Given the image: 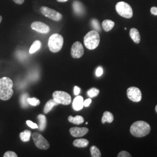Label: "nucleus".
Wrapping results in <instances>:
<instances>
[{"label": "nucleus", "instance_id": "obj_1", "mask_svg": "<svg viewBox=\"0 0 157 157\" xmlns=\"http://www.w3.org/2000/svg\"><path fill=\"white\" fill-rule=\"evenodd\" d=\"M13 82L7 77L0 78V99L4 101L10 100L13 94Z\"/></svg>", "mask_w": 157, "mask_h": 157}, {"label": "nucleus", "instance_id": "obj_2", "mask_svg": "<svg viewBox=\"0 0 157 157\" xmlns=\"http://www.w3.org/2000/svg\"><path fill=\"white\" fill-rule=\"evenodd\" d=\"M151 130L150 124L145 121H136L132 124L130 132L131 134L136 137H144L149 134Z\"/></svg>", "mask_w": 157, "mask_h": 157}, {"label": "nucleus", "instance_id": "obj_3", "mask_svg": "<svg viewBox=\"0 0 157 157\" xmlns=\"http://www.w3.org/2000/svg\"><path fill=\"white\" fill-rule=\"evenodd\" d=\"M100 37L98 32L91 30L84 37V45L89 50H94L100 44Z\"/></svg>", "mask_w": 157, "mask_h": 157}, {"label": "nucleus", "instance_id": "obj_4", "mask_svg": "<svg viewBox=\"0 0 157 157\" xmlns=\"http://www.w3.org/2000/svg\"><path fill=\"white\" fill-rule=\"evenodd\" d=\"M63 45V38L59 34H52L49 38L48 45L52 52H58L62 49Z\"/></svg>", "mask_w": 157, "mask_h": 157}, {"label": "nucleus", "instance_id": "obj_5", "mask_svg": "<svg viewBox=\"0 0 157 157\" xmlns=\"http://www.w3.org/2000/svg\"><path fill=\"white\" fill-rule=\"evenodd\" d=\"M116 11L118 14L125 18H131L133 17V10L132 7L128 3L121 1L116 5Z\"/></svg>", "mask_w": 157, "mask_h": 157}, {"label": "nucleus", "instance_id": "obj_6", "mask_svg": "<svg viewBox=\"0 0 157 157\" xmlns=\"http://www.w3.org/2000/svg\"><path fill=\"white\" fill-rule=\"evenodd\" d=\"M53 99L58 104H62L65 105H69L72 102L71 95L68 93L63 91H56L52 94Z\"/></svg>", "mask_w": 157, "mask_h": 157}, {"label": "nucleus", "instance_id": "obj_7", "mask_svg": "<svg viewBox=\"0 0 157 157\" xmlns=\"http://www.w3.org/2000/svg\"><path fill=\"white\" fill-rule=\"evenodd\" d=\"M32 138L35 145L41 150H47L50 147V144L48 141L38 132H34Z\"/></svg>", "mask_w": 157, "mask_h": 157}, {"label": "nucleus", "instance_id": "obj_8", "mask_svg": "<svg viewBox=\"0 0 157 157\" xmlns=\"http://www.w3.org/2000/svg\"><path fill=\"white\" fill-rule=\"evenodd\" d=\"M40 11L43 15L55 21H59L62 19V15L59 12L48 7L42 6L40 8Z\"/></svg>", "mask_w": 157, "mask_h": 157}, {"label": "nucleus", "instance_id": "obj_9", "mask_svg": "<svg viewBox=\"0 0 157 157\" xmlns=\"http://www.w3.org/2000/svg\"><path fill=\"white\" fill-rule=\"evenodd\" d=\"M127 95L129 100L135 102L141 101L142 94L140 90L136 87H130L127 90Z\"/></svg>", "mask_w": 157, "mask_h": 157}, {"label": "nucleus", "instance_id": "obj_10", "mask_svg": "<svg viewBox=\"0 0 157 157\" xmlns=\"http://www.w3.org/2000/svg\"><path fill=\"white\" fill-rule=\"evenodd\" d=\"M71 56L73 58H80L84 54V48L82 43L76 41L73 44L71 48Z\"/></svg>", "mask_w": 157, "mask_h": 157}, {"label": "nucleus", "instance_id": "obj_11", "mask_svg": "<svg viewBox=\"0 0 157 157\" xmlns=\"http://www.w3.org/2000/svg\"><path fill=\"white\" fill-rule=\"evenodd\" d=\"M31 28L34 30L40 33H48L50 30V29L48 25L41 22H34L32 23L31 25Z\"/></svg>", "mask_w": 157, "mask_h": 157}, {"label": "nucleus", "instance_id": "obj_12", "mask_svg": "<svg viewBox=\"0 0 157 157\" xmlns=\"http://www.w3.org/2000/svg\"><path fill=\"white\" fill-rule=\"evenodd\" d=\"M69 132L71 135H72L73 137H80L86 135L89 132V129L87 128L74 127V128H71L69 130Z\"/></svg>", "mask_w": 157, "mask_h": 157}, {"label": "nucleus", "instance_id": "obj_13", "mask_svg": "<svg viewBox=\"0 0 157 157\" xmlns=\"http://www.w3.org/2000/svg\"><path fill=\"white\" fill-rule=\"evenodd\" d=\"M83 98L82 96L78 95L73 100L72 107L75 111H80L83 108Z\"/></svg>", "mask_w": 157, "mask_h": 157}, {"label": "nucleus", "instance_id": "obj_14", "mask_svg": "<svg viewBox=\"0 0 157 157\" xmlns=\"http://www.w3.org/2000/svg\"><path fill=\"white\" fill-rule=\"evenodd\" d=\"M73 9L74 12L77 15H82L84 14L85 10L83 5L78 1H75L73 3Z\"/></svg>", "mask_w": 157, "mask_h": 157}, {"label": "nucleus", "instance_id": "obj_15", "mask_svg": "<svg viewBox=\"0 0 157 157\" xmlns=\"http://www.w3.org/2000/svg\"><path fill=\"white\" fill-rule=\"evenodd\" d=\"M130 36L135 43L139 44L140 42V35L139 30L137 29L132 28L130 29Z\"/></svg>", "mask_w": 157, "mask_h": 157}, {"label": "nucleus", "instance_id": "obj_16", "mask_svg": "<svg viewBox=\"0 0 157 157\" xmlns=\"http://www.w3.org/2000/svg\"><path fill=\"white\" fill-rule=\"evenodd\" d=\"M114 26H115V23L111 20L106 19V20H104L102 23V28L105 32H109L111 30H112V28L114 27Z\"/></svg>", "mask_w": 157, "mask_h": 157}, {"label": "nucleus", "instance_id": "obj_17", "mask_svg": "<svg viewBox=\"0 0 157 157\" xmlns=\"http://www.w3.org/2000/svg\"><path fill=\"white\" fill-rule=\"evenodd\" d=\"M114 119L113 115H112V113H111L109 111H105L104 112L102 118V123L105 124V122H108V123H111L113 122Z\"/></svg>", "mask_w": 157, "mask_h": 157}, {"label": "nucleus", "instance_id": "obj_18", "mask_svg": "<svg viewBox=\"0 0 157 157\" xmlns=\"http://www.w3.org/2000/svg\"><path fill=\"white\" fill-rule=\"evenodd\" d=\"M89 141L87 139H76L74 140L73 143V146L79 147V148H83V147H86L89 145Z\"/></svg>", "mask_w": 157, "mask_h": 157}, {"label": "nucleus", "instance_id": "obj_19", "mask_svg": "<svg viewBox=\"0 0 157 157\" xmlns=\"http://www.w3.org/2000/svg\"><path fill=\"white\" fill-rule=\"evenodd\" d=\"M68 121L71 122L75 124H83L84 122V118H83L82 116L77 115L75 117L72 116H69L68 117Z\"/></svg>", "mask_w": 157, "mask_h": 157}, {"label": "nucleus", "instance_id": "obj_20", "mask_svg": "<svg viewBox=\"0 0 157 157\" xmlns=\"http://www.w3.org/2000/svg\"><path fill=\"white\" fill-rule=\"evenodd\" d=\"M57 105H58V104L54 99L49 100L45 104L44 108V112L45 113H48V112H50L51 110L52 109L53 107Z\"/></svg>", "mask_w": 157, "mask_h": 157}, {"label": "nucleus", "instance_id": "obj_21", "mask_svg": "<svg viewBox=\"0 0 157 157\" xmlns=\"http://www.w3.org/2000/svg\"><path fill=\"white\" fill-rule=\"evenodd\" d=\"M38 119L39 121V129L41 131H43L46 128V125H47V119L46 117L44 115L40 114L38 116Z\"/></svg>", "mask_w": 157, "mask_h": 157}, {"label": "nucleus", "instance_id": "obj_22", "mask_svg": "<svg viewBox=\"0 0 157 157\" xmlns=\"http://www.w3.org/2000/svg\"><path fill=\"white\" fill-rule=\"evenodd\" d=\"M41 43L39 40H36L34 42L33 44L30 47L29 50V53L33 54L34 52H36L37 51L39 50L41 48Z\"/></svg>", "mask_w": 157, "mask_h": 157}, {"label": "nucleus", "instance_id": "obj_23", "mask_svg": "<svg viewBox=\"0 0 157 157\" xmlns=\"http://www.w3.org/2000/svg\"><path fill=\"white\" fill-rule=\"evenodd\" d=\"M31 136V132L28 130H26L20 133V138L23 142H27L30 140Z\"/></svg>", "mask_w": 157, "mask_h": 157}, {"label": "nucleus", "instance_id": "obj_24", "mask_svg": "<svg viewBox=\"0 0 157 157\" xmlns=\"http://www.w3.org/2000/svg\"><path fill=\"white\" fill-rule=\"evenodd\" d=\"M90 153L92 157H100L101 156V152L100 150L95 146L91 147Z\"/></svg>", "mask_w": 157, "mask_h": 157}, {"label": "nucleus", "instance_id": "obj_25", "mask_svg": "<svg viewBox=\"0 0 157 157\" xmlns=\"http://www.w3.org/2000/svg\"><path fill=\"white\" fill-rule=\"evenodd\" d=\"M91 26L94 29H95V31L97 32H100L101 30V28H100V25L99 22L95 19H93L91 20Z\"/></svg>", "mask_w": 157, "mask_h": 157}, {"label": "nucleus", "instance_id": "obj_26", "mask_svg": "<svg viewBox=\"0 0 157 157\" xmlns=\"http://www.w3.org/2000/svg\"><path fill=\"white\" fill-rule=\"evenodd\" d=\"M100 91L96 88H92L87 91V94L90 97H94L98 95Z\"/></svg>", "mask_w": 157, "mask_h": 157}, {"label": "nucleus", "instance_id": "obj_27", "mask_svg": "<svg viewBox=\"0 0 157 157\" xmlns=\"http://www.w3.org/2000/svg\"><path fill=\"white\" fill-rule=\"evenodd\" d=\"M28 101L29 104H30L31 105H33V106H37L39 105L40 103L39 100L37 99V98H28Z\"/></svg>", "mask_w": 157, "mask_h": 157}, {"label": "nucleus", "instance_id": "obj_28", "mask_svg": "<svg viewBox=\"0 0 157 157\" xmlns=\"http://www.w3.org/2000/svg\"><path fill=\"white\" fill-rule=\"evenodd\" d=\"M28 95L27 94H25L22 95L21 98V102L23 107H27V105H28L27 102H28Z\"/></svg>", "mask_w": 157, "mask_h": 157}, {"label": "nucleus", "instance_id": "obj_29", "mask_svg": "<svg viewBox=\"0 0 157 157\" xmlns=\"http://www.w3.org/2000/svg\"><path fill=\"white\" fill-rule=\"evenodd\" d=\"M17 154L13 151H8L6 152L4 155V157H17Z\"/></svg>", "mask_w": 157, "mask_h": 157}, {"label": "nucleus", "instance_id": "obj_30", "mask_svg": "<svg viewBox=\"0 0 157 157\" xmlns=\"http://www.w3.org/2000/svg\"><path fill=\"white\" fill-rule=\"evenodd\" d=\"M132 155L128 152L126 151H122L118 154V157H131Z\"/></svg>", "mask_w": 157, "mask_h": 157}, {"label": "nucleus", "instance_id": "obj_31", "mask_svg": "<svg viewBox=\"0 0 157 157\" xmlns=\"http://www.w3.org/2000/svg\"><path fill=\"white\" fill-rule=\"evenodd\" d=\"M26 124L28 125L32 129H37L39 128V126H37V124H34L32 121H26Z\"/></svg>", "mask_w": 157, "mask_h": 157}, {"label": "nucleus", "instance_id": "obj_32", "mask_svg": "<svg viewBox=\"0 0 157 157\" xmlns=\"http://www.w3.org/2000/svg\"><path fill=\"white\" fill-rule=\"evenodd\" d=\"M102 73H103V69H102V68L101 67H98L97 69L96 72H95L96 76H100L102 75Z\"/></svg>", "mask_w": 157, "mask_h": 157}, {"label": "nucleus", "instance_id": "obj_33", "mask_svg": "<svg viewBox=\"0 0 157 157\" xmlns=\"http://www.w3.org/2000/svg\"><path fill=\"white\" fill-rule=\"evenodd\" d=\"M75 95H78L80 92V89L78 87V86H75L74 87V90H73Z\"/></svg>", "mask_w": 157, "mask_h": 157}, {"label": "nucleus", "instance_id": "obj_34", "mask_svg": "<svg viewBox=\"0 0 157 157\" xmlns=\"http://www.w3.org/2000/svg\"><path fill=\"white\" fill-rule=\"evenodd\" d=\"M91 102V99L88 98V99H87V100H86L85 101H84L83 105H84V107H89L90 105Z\"/></svg>", "mask_w": 157, "mask_h": 157}, {"label": "nucleus", "instance_id": "obj_35", "mask_svg": "<svg viewBox=\"0 0 157 157\" xmlns=\"http://www.w3.org/2000/svg\"><path fill=\"white\" fill-rule=\"evenodd\" d=\"M151 12L152 14L154 15H157V7L155 6H153L151 8Z\"/></svg>", "mask_w": 157, "mask_h": 157}, {"label": "nucleus", "instance_id": "obj_36", "mask_svg": "<svg viewBox=\"0 0 157 157\" xmlns=\"http://www.w3.org/2000/svg\"><path fill=\"white\" fill-rule=\"evenodd\" d=\"M13 1L15 3H16L17 4H19V5L22 4L23 3L25 2V0H13Z\"/></svg>", "mask_w": 157, "mask_h": 157}, {"label": "nucleus", "instance_id": "obj_37", "mask_svg": "<svg viewBox=\"0 0 157 157\" xmlns=\"http://www.w3.org/2000/svg\"><path fill=\"white\" fill-rule=\"evenodd\" d=\"M58 2H67L68 0H56Z\"/></svg>", "mask_w": 157, "mask_h": 157}, {"label": "nucleus", "instance_id": "obj_38", "mask_svg": "<svg viewBox=\"0 0 157 157\" xmlns=\"http://www.w3.org/2000/svg\"><path fill=\"white\" fill-rule=\"evenodd\" d=\"M2 17L0 15V23L2 22Z\"/></svg>", "mask_w": 157, "mask_h": 157}, {"label": "nucleus", "instance_id": "obj_39", "mask_svg": "<svg viewBox=\"0 0 157 157\" xmlns=\"http://www.w3.org/2000/svg\"><path fill=\"white\" fill-rule=\"evenodd\" d=\"M155 111L157 113V105H156V107H155Z\"/></svg>", "mask_w": 157, "mask_h": 157}]
</instances>
